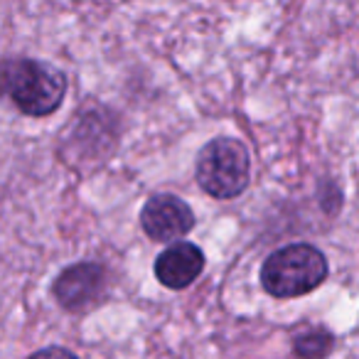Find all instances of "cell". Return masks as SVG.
<instances>
[{
    "label": "cell",
    "mask_w": 359,
    "mask_h": 359,
    "mask_svg": "<svg viewBox=\"0 0 359 359\" xmlns=\"http://www.w3.org/2000/svg\"><path fill=\"white\" fill-rule=\"evenodd\" d=\"M0 94L25 116H50L65 101L67 79L45 62L13 57L0 62Z\"/></svg>",
    "instance_id": "cell-1"
},
{
    "label": "cell",
    "mask_w": 359,
    "mask_h": 359,
    "mask_svg": "<svg viewBox=\"0 0 359 359\" xmlns=\"http://www.w3.org/2000/svg\"><path fill=\"white\" fill-rule=\"evenodd\" d=\"M327 278V259L310 244H290L273 251L261 266V283L273 298H298Z\"/></svg>",
    "instance_id": "cell-2"
},
{
    "label": "cell",
    "mask_w": 359,
    "mask_h": 359,
    "mask_svg": "<svg viewBox=\"0 0 359 359\" xmlns=\"http://www.w3.org/2000/svg\"><path fill=\"white\" fill-rule=\"evenodd\" d=\"M249 150L236 138H215L197 155L195 177L215 200L239 197L249 187Z\"/></svg>",
    "instance_id": "cell-3"
},
{
    "label": "cell",
    "mask_w": 359,
    "mask_h": 359,
    "mask_svg": "<svg viewBox=\"0 0 359 359\" xmlns=\"http://www.w3.org/2000/svg\"><path fill=\"white\" fill-rule=\"evenodd\" d=\"M140 226L148 239L175 244L195 226V215L185 200L175 195H153L140 212Z\"/></svg>",
    "instance_id": "cell-4"
},
{
    "label": "cell",
    "mask_w": 359,
    "mask_h": 359,
    "mask_svg": "<svg viewBox=\"0 0 359 359\" xmlns=\"http://www.w3.org/2000/svg\"><path fill=\"white\" fill-rule=\"evenodd\" d=\"M106 288V269L99 264H74L65 269L57 276L55 285V298L60 300L62 308L67 310H84L94 305L101 298Z\"/></svg>",
    "instance_id": "cell-5"
},
{
    "label": "cell",
    "mask_w": 359,
    "mask_h": 359,
    "mask_svg": "<svg viewBox=\"0 0 359 359\" xmlns=\"http://www.w3.org/2000/svg\"><path fill=\"white\" fill-rule=\"evenodd\" d=\"M155 278L170 290H182L192 285L205 271V254L190 241H175L155 259Z\"/></svg>",
    "instance_id": "cell-6"
},
{
    "label": "cell",
    "mask_w": 359,
    "mask_h": 359,
    "mask_svg": "<svg viewBox=\"0 0 359 359\" xmlns=\"http://www.w3.org/2000/svg\"><path fill=\"white\" fill-rule=\"evenodd\" d=\"M293 347L295 354L303 359H323L332 349V334L327 330H308V332L295 337Z\"/></svg>",
    "instance_id": "cell-7"
},
{
    "label": "cell",
    "mask_w": 359,
    "mask_h": 359,
    "mask_svg": "<svg viewBox=\"0 0 359 359\" xmlns=\"http://www.w3.org/2000/svg\"><path fill=\"white\" fill-rule=\"evenodd\" d=\"M30 359H79L76 354H72L69 349L65 347H45L40 352H35Z\"/></svg>",
    "instance_id": "cell-8"
}]
</instances>
